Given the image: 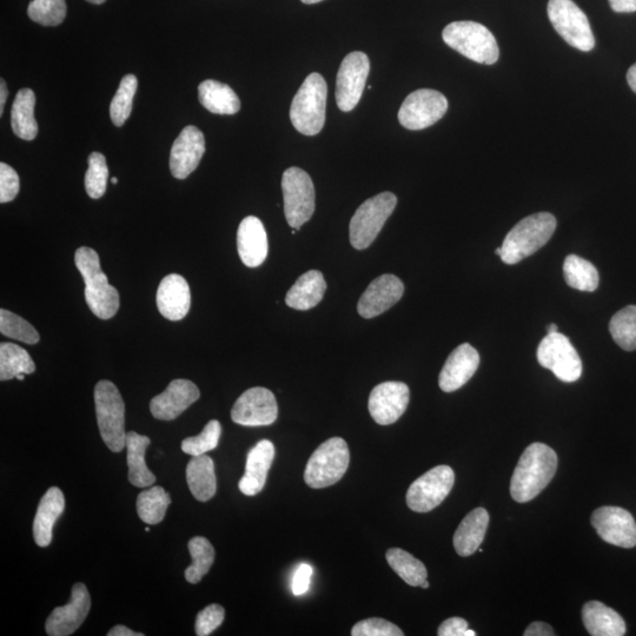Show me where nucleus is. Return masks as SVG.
Wrapping results in <instances>:
<instances>
[{
  "label": "nucleus",
  "mask_w": 636,
  "mask_h": 636,
  "mask_svg": "<svg viewBox=\"0 0 636 636\" xmlns=\"http://www.w3.org/2000/svg\"><path fill=\"white\" fill-rule=\"evenodd\" d=\"M369 71L370 62L366 53L351 52L343 59L336 79V102L341 111L349 112L359 104Z\"/></svg>",
  "instance_id": "14"
},
{
  "label": "nucleus",
  "mask_w": 636,
  "mask_h": 636,
  "mask_svg": "<svg viewBox=\"0 0 636 636\" xmlns=\"http://www.w3.org/2000/svg\"><path fill=\"white\" fill-rule=\"evenodd\" d=\"M222 435L221 423L210 421L200 435L188 437L182 442V450L191 456L205 455L218 446Z\"/></svg>",
  "instance_id": "44"
},
{
  "label": "nucleus",
  "mask_w": 636,
  "mask_h": 636,
  "mask_svg": "<svg viewBox=\"0 0 636 636\" xmlns=\"http://www.w3.org/2000/svg\"><path fill=\"white\" fill-rule=\"evenodd\" d=\"M495 254H496V255H498V256H501V254H502V248H498V249H496V250H495Z\"/></svg>",
  "instance_id": "59"
},
{
  "label": "nucleus",
  "mask_w": 636,
  "mask_h": 636,
  "mask_svg": "<svg viewBox=\"0 0 636 636\" xmlns=\"http://www.w3.org/2000/svg\"><path fill=\"white\" fill-rule=\"evenodd\" d=\"M189 552L192 563L185 569V579L191 585L200 582L207 575L215 561V549L208 539L196 536L189 541Z\"/></svg>",
  "instance_id": "37"
},
{
  "label": "nucleus",
  "mask_w": 636,
  "mask_h": 636,
  "mask_svg": "<svg viewBox=\"0 0 636 636\" xmlns=\"http://www.w3.org/2000/svg\"><path fill=\"white\" fill-rule=\"evenodd\" d=\"M454 470L449 466H437L412 483L407 493V505L413 512L428 513L439 507L452 492Z\"/></svg>",
  "instance_id": "11"
},
{
  "label": "nucleus",
  "mask_w": 636,
  "mask_h": 636,
  "mask_svg": "<svg viewBox=\"0 0 636 636\" xmlns=\"http://www.w3.org/2000/svg\"><path fill=\"white\" fill-rule=\"evenodd\" d=\"M311 575H313V568L306 563L298 567L293 579L294 595L300 596L309 591Z\"/></svg>",
  "instance_id": "49"
},
{
  "label": "nucleus",
  "mask_w": 636,
  "mask_h": 636,
  "mask_svg": "<svg viewBox=\"0 0 636 636\" xmlns=\"http://www.w3.org/2000/svg\"><path fill=\"white\" fill-rule=\"evenodd\" d=\"M480 366V355L470 344L463 343L449 355L443 366L439 384L445 393L459 390L472 379Z\"/></svg>",
  "instance_id": "22"
},
{
  "label": "nucleus",
  "mask_w": 636,
  "mask_h": 636,
  "mask_svg": "<svg viewBox=\"0 0 636 636\" xmlns=\"http://www.w3.org/2000/svg\"><path fill=\"white\" fill-rule=\"evenodd\" d=\"M0 333L9 339L22 341L26 344H37L41 340V336L32 324L5 309L0 310Z\"/></svg>",
  "instance_id": "41"
},
{
  "label": "nucleus",
  "mask_w": 636,
  "mask_h": 636,
  "mask_svg": "<svg viewBox=\"0 0 636 636\" xmlns=\"http://www.w3.org/2000/svg\"><path fill=\"white\" fill-rule=\"evenodd\" d=\"M583 624L593 636H624L626 624L619 613L599 601H589L582 609Z\"/></svg>",
  "instance_id": "28"
},
{
  "label": "nucleus",
  "mask_w": 636,
  "mask_h": 636,
  "mask_svg": "<svg viewBox=\"0 0 636 636\" xmlns=\"http://www.w3.org/2000/svg\"><path fill=\"white\" fill-rule=\"evenodd\" d=\"M556 229V218L549 212H539L523 218L509 231L502 244L501 260L516 264L532 256L551 240Z\"/></svg>",
  "instance_id": "3"
},
{
  "label": "nucleus",
  "mask_w": 636,
  "mask_h": 636,
  "mask_svg": "<svg viewBox=\"0 0 636 636\" xmlns=\"http://www.w3.org/2000/svg\"><path fill=\"white\" fill-rule=\"evenodd\" d=\"M275 459V447L268 440L258 442L250 450L245 473L240 481L241 492L247 496L261 493L267 483L268 473Z\"/></svg>",
  "instance_id": "25"
},
{
  "label": "nucleus",
  "mask_w": 636,
  "mask_h": 636,
  "mask_svg": "<svg viewBox=\"0 0 636 636\" xmlns=\"http://www.w3.org/2000/svg\"><path fill=\"white\" fill-rule=\"evenodd\" d=\"M390 568L400 576V578L412 587H421L427 580L428 572L426 566L420 560L414 558L412 554L403 551L401 548H392L386 554Z\"/></svg>",
  "instance_id": "36"
},
{
  "label": "nucleus",
  "mask_w": 636,
  "mask_h": 636,
  "mask_svg": "<svg viewBox=\"0 0 636 636\" xmlns=\"http://www.w3.org/2000/svg\"><path fill=\"white\" fill-rule=\"evenodd\" d=\"M148 436L139 435L135 432L127 434V460L129 468V481L137 488H147L156 482V476L152 474L145 462V453L150 446Z\"/></svg>",
  "instance_id": "30"
},
{
  "label": "nucleus",
  "mask_w": 636,
  "mask_h": 636,
  "mask_svg": "<svg viewBox=\"0 0 636 636\" xmlns=\"http://www.w3.org/2000/svg\"><path fill=\"white\" fill-rule=\"evenodd\" d=\"M187 481L194 498L207 502L214 498L217 490L215 463L207 455L192 456L187 467Z\"/></svg>",
  "instance_id": "32"
},
{
  "label": "nucleus",
  "mask_w": 636,
  "mask_h": 636,
  "mask_svg": "<svg viewBox=\"0 0 636 636\" xmlns=\"http://www.w3.org/2000/svg\"><path fill=\"white\" fill-rule=\"evenodd\" d=\"M327 291V282L321 271L310 270L298 277L288 291L287 306L296 310H310L323 300Z\"/></svg>",
  "instance_id": "29"
},
{
  "label": "nucleus",
  "mask_w": 636,
  "mask_h": 636,
  "mask_svg": "<svg viewBox=\"0 0 636 636\" xmlns=\"http://www.w3.org/2000/svg\"><path fill=\"white\" fill-rule=\"evenodd\" d=\"M108 636H144V634L131 631L128 627L118 625L110 629Z\"/></svg>",
  "instance_id": "52"
},
{
  "label": "nucleus",
  "mask_w": 636,
  "mask_h": 636,
  "mask_svg": "<svg viewBox=\"0 0 636 636\" xmlns=\"http://www.w3.org/2000/svg\"><path fill=\"white\" fill-rule=\"evenodd\" d=\"M111 182L112 184H117L118 180L116 177H114V178H111Z\"/></svg>",
  "instance_id": "60"
},
{
  "label": "nucleus",
  "mask_w": 636,
  "mask_h": 636,
  "mask_svg": "<svg viewBox=\"0 0 636 636\" xmlns=\"http://www.w3.org/2000/svg\"><path fill=\"white\" fill-rule=\"evenodd\" d=\"M489 525V514L485 508L470 512L456 529L454 547L457 554L466 558L473 555L485 540Z\"/></svg>",
  "instance_id": "27"
},
{
  "label": "nucleus",
  "mask_w": 636,
  "mask_h": 636,
  "mask_svg": "<svg viewBox=\"0 0 636 636\" xmlns=\"http://www.w3.org/2000/svg\"><path fill=\"white\" fill-rule=\"evenodd\" d=\"M404 294V286L395 275H382L369 284L361 296L357 311L363 318H374L386 313L399 302Z\"/></svg>",
  "instance_id": "21"
},
{
  "label": "nucleus",
  "mask_w": 636,
  "mask_h": 636,
  "mask_svg": "<svg viewBox=\"0 0 636 636\" xmlns=\"http://www.w3.org/2000/svg\"><path fill=\"white\" fill-rule=\"evenodd\" d=\"M276 397L267 388L255 387L243 393L231 410V419L245 427L270 426L277 420Z\"/></svg>",
  "instance_id": "15"
},
{
  "label": "nucleus",
  "mask_w": 636,
  "mask_h": 636,
  "mask_svg": "<svg viewBox=\"0 0 636 636\" xmlns=\"http://www.w3.org/2000/svg\"><path fill=\"white\" fill-rule=\"evenodd\" d=\"M109 168L104 155L92 152L89 156V169L85 175V189L94 200H99L108 187Z\"/></svg>",
  "instance_id": "42"
},
{
  "label": "nucleus",
  "mask_w": 636,
  "mask_h": 636,
  "mask_svg": "<svg viewBox=\"0 0 636 636\" xmlns=\"http://www.w3.org/2000/svg\"><path fill=\"white\" fill-rule=\"evenodd\" d=\"M328 86L320 74H311L291 103L290 119L302 135L320 134L326 123Z\"/></svg>",
  "instance_id": "4"
},
{
  "label": "nucleus",
  "mask_w": 636,
  "mask_h": 636,
  "mask_svg": "<svg viewBox=\"0 0 636 636\" xmlns=\"http://www.w3.org/2000/svg\"><path fill=\"white\" fill-rule=\"evenodd\" d=\"M75 263L83 276L85 300L90 310L102 320H110L117 314L121 302L118 290L111 286L108 276L103 273L98 254L88 247L79 248Z\"/></svg>",
  "instance_id": "2"
},
{
  "label": "nucleus",
  "mask_w": 636,
  "mask_h": 636,
  "mask_svg": "<svg viewBox=\"0 0 636 636\" xmlns=\"http://www.w3.org/2000/svg\"><path fill=\"white\" fill-rule=\"evenodd\" d=\"M592 525L600 538L613 546H636V522L631 513L620 507H601L592 515Z\"/></svg>",
  "instance_id": "16"
},
{
  "label": "nucleus",
  "mask_w": 636,
  "mask_h": 636,
  "mask_svg": "<svg viewBox=\"0 0 636 636\" xmlns=\"http://www.w3.org/2000/svg\"><path fill=\"white\" fill-rule=\"evenodd\" d=\"M410 400V390L403 382H383L373 389L369 396V413L381 426H389L406 412Z\"/></svg>",
  "instance_id": "17"
},
{
  "label": "nucleus",
  "mask_w": 636,
  "mask_h": 636,
  "mask_svg": "<svg viewBox=\"0 0 636 636\" xmlns=\"http://www.w3.org/2000/svg\"><path fill=\"white\" fill-rule=\"evenodd\" d=\"M237 248L242 262L249 268L260 267L267 260L268 235L260 218H244L238 227Z\"/></svg>",
  "instance_id": "24"
},
{
  "label": "nucleus",
  "mask_w": 636,
  "mask_h": 636,
  "mask_svg": "<svg viewBox=\"0 0 636 636\" xmlns=\"http://www.w3.org/2000/svg\"><path fill=\"white\" fill-rule=\"evenodd\" d=\"M198 97L204 108L215 115H235L241 110L236 92L229 85L212 79L198 86Z\"/></svg>",
  "instance_id": "31"
},
{
  "label": "nucleus",
  "mask_w": 636,
  "mask_h": 636,
  "mask_svg": "<svg viewBox=\"0 0 636 636\" xmlns=\"http://www.w3.org/2000/svg\"><path fill=\"white\" fill-rule=\"evenodd\" d=\"M21 182L15 169L10 165L0 163V203H9L18 195Z\"/></svg>",
  "instance_id": "47"
},
{
  "label": "nucleus",
  "mask_w": 636,
  "mask_h": 636,
  "mask_svg": "<svg viewBox=\"0 0 636 636\" xmlns=\"http://www.w3.org/2000/svg\"><path fill=\"white\" fill-rule=\"evenodd\" d=\"M627 82H628V85L631 86V89L636 94V63L627 72Z\"/></svg>",
  "instance_id": "54"
},
{
  "label": "nucleus",
  "mask_w": 636,
  "mask_h": 636,
  "mask_svg": "<svg viewBox=\"0 0 636 636\" xmlns=\"http://www.w3.org/2000/svg\"><path fill=\"white\" fill-rule=\"evenodd\" d=\"M563 276L569 287L593 293L599 287L598 269L591 262L576 255H569L563 263Z\"/></svg>",
  "instance_id": "34"
},
{
  "label": "nucleus",
  "mask_w": 636,
  "mask_h": 636,
  "mask_svg": "<svg viewBox=\"0 0 636 636\" xmlns=\"http://www.w3.org/2000/svg\"><path fill=\"white\" fill-rule=\"evenodd\" d=\"M138 88V81L135 75H127L122 79L114 99L110 104L111 121L116 127H122L128 121L134 97Z\"/></svg>",
  "instance_id": "40"
},
{
  "label": "nucleus",
  "mask_w": 636,
  "mask_h": 636,
  "mask_svg": "<svg viewBox=\"0 0 636 636\" xmlns=\"http://www.w3.org/2000/svg\"><path fill=\"white\" fill-rule=\"evenodd\" d=\"M321 2H323V0H302V3L309 4V5L317 4V3H321Z\"/></svg>",
  "instance_id": "56"
},
{
  "label": "nucleus",
  "mask_w": 636,
  "mask_h": 636,
  "mask_svg": "<svg viewBox=\"0 0 636 636\" xmlns=\"http://www.w3.org/2000/svg\"><path fill=\"white\" fill-rule=\"evenodd\" d=\"M65 498L61 489L52 487L45 493L33 521V538L39 547H48L52 542L53 527L64 513Z\"/></svg>",
  "instance_id": "26"
},
{
  "label": "nucleus",
  "mask_w": 636,
  "mask_h": 636,
  "mask_svg": "<svg viewBox=\"0 0 636 636\" xmlns=\"http://www.w3.org/2000/svg\"><path fill=\"white\" fill-rule=\"evenodd\" d=\"M35 105V92L31 89L18 91L15 102L12 105L11 125L13 134L24 139V141H33L38 135Z\"/></svg>",
  "instance_id": "33"
},
{
  "label": "nucleus",
  "mask_w": 636,
  "mask_h": 636,
  "mask_svg": "<svg viewBox=\"0 0 636 636\" xmlns=\"http://www.w3.org/2000/svg\"><path fill=\"white\" fill-rule=\"evenodd\" d=\"M35 371L36 364L28 351L17 344H0V380L9 381L18 375H30Z\"/></svg>",
  "instance_id": "35"
},
{
  "label": "nucleus",
  "mask_w": 636,
  "mask_h": 636,
  "mask_svg": "<svg viewBox=\"0 0 636 636\" xmlns=\"http://www.w3.org/2000/svg\"><path fill=\"white\" fill-rule=\"evenodd\" d=\"M225 618L224 608L212 604L198 613L195 625L196 635L208 636L223 624Z\"/></svg>",
  "instance_id": "46"
},
{
  "label": "nucleus",
  "mask_w": 636,
  "mask_h": 636,
  "mask_svg": "<svg viewBox=\"0 0 636 636\" xmlns=\"http://www.w3.org/2000/svg\"><path fill=\"white\" fill-rule=\"evenodd\" d=\"M28 15L33 22L43 26H57L66 17L65 0H32Z\"/></svg>",
  "instance_id": "43"
},
{
  "label": "nucleus",
  "mask_w": 636,
  "mask_h": 636,
  "mask_svg": "<svg viewBox=\"0 0 636 636\" xmlns=\"http://www.w3.org/2000/svg\"><path fill=\"white\" fill-rule=\"evenodd\" d=\"M170 503V495L162 487L144 490L138 495L136 503L139 519L147 525H157L163 521Z\"/></svg>",
  "instance_id": "38"
},
{
  "label": "nucleus",
  "mask_w": 636,
  "mask_h": 636,
  "mask_svg": "<svg viewBox=\"0 0 636 636\" xmlns=\"http://www.w3.org/2000/svg\"><path fill=\"white\" fill-rule=\"evenodd\" d=\"M558 469V456L551 447L533 443L520 457L510 482V494L516 502L532 501L545 489Z\"/></svg>",
  "instance_id": "1"
},
{
  "label": "nucleus",
  "mask_w": 636,
  "mask_h": 636,
  "mask_svg": "<svg viewBox=\"0 0 636 636\" xmlns=\"http://www.w3.org/2000/svg\"><path fill=\"white\" fill-rule=\"evenodd\" d=\"M159 313L170 321H181L191 307V293L187 280L181 275L164 277L157 290Z\"/></svg>",
  "instance_id": "23"
},
{
  "label": "nucleus",
  "mask_w": 636,
  "mask_h": 636,
  "mask_svg": "<svg viewBox=\"0 0 636 636\" xmlns=\"http://www.w3.org/2000/svg\"><path fill=\"white\" fill-rule=\"evenodd\" d=\"M91 598L88 588L82 582L72 587L68 605L53 609L46 620L45 631L50 636H69L74 634L90 613Z\"/></svg>",
  "instance_id": "18"
},
{
  "label": "nucleus",
  "mask_w": 636,
  "mask_h": 636,
  "mask_svg": "<svg viewBox=\"0 0 636 636\" xmlns=\"http://www.w3.org/2000/svg\"><path fill=\"white\" fill-rule=\"evenodd\" d=\"M349 462L347 442L341 437H333L323 442L311 455L304 472V481L313 489L333 486L346 474Z\"/></svg>",
  "instance_id": "7"
},
{
  "label": "nucleus",
  "mask_w": 636,
  "mask_h": 636,
  "mask_svg": "<svg viewBox=\"0 0 636 636\" xmlns=\"http://www.w3.org/2000/svg\"><path fill=\"white\" fill-rule=\"evenodd\" d=\"M547 11L553 28L569 45L583 52L594 49L591 24L573 0H549Z\"/></svg>",
  "instance_id": "10"
},
{
  "label": "nucleus",
  "mask_w": 636,
  "mask_h": 636,
  "mask_svg": "<svg viewBox=\"0 0 636 636\" xmlns=\"http://www.w3.org/2000/svg\"><path fill=\"white\" fill-rule=\"evenodd\" d=\"M396 204L397 197L392 192H382L362 203L349 225L351 245L357 250L369 248L392 216Z\"/></svg>",
  "instance_id": "8"
},
{
  "label": "nucleus",
  "mask_w": 636,
  "mask_h": 636,
  "mask_svg": "<svg viewBox=\"0 0 636 636\" xmlns=\"http://www.w3.org/2000/svg\"><path fill=\"white\" fill-rule=\"evenodd\" d=\"M284 214L291 228L300 230L315 212V188L310 176L300 168H289L282 177Z\"/></svg>",
  "instance_id": "9"
},
{
  "label": "nucleus",
  "mask_w": 636,
  "mask_h": 636,
  "mask_svg": "<svg viewBox=\"0 0 636 636\" xmlns=\"http://www.w3.org/2000/svg\"><path fill=\"white\" fill-rule=\"evenodd\" d=\"M540 366L551 370L562 382L573 383L582 375V361L568 337L560 333L549 334L538 348Z\"/></svg>",
  "instance_id": "12"
},
{
  "label": "nucleus",
  "mask_w": 636,
  "mask_h": 636,
  "mask_svg": "<svg viewBox=\"0 0 636 636\" xmlns=\"http://www.w3.org/2000/svg\"><path fill=\"white\" fill-rule=\"evenodd\" d=\"M95 404L99 433L106 447L121 453L128 433L125 432V404L114 383L104 380L96 384Z\"/></svg>",
  "instance_id": "6"
},
{
  "label": "nucleus",
  "mask_w": 636,
  "mask_h": 636,
  "mask_svg": "<svg viewBox=\"0 0 636 636\" xmlns=\"http://www.w3.org/2000/svg\"><path fill=\"white\" fill-rule=\"evenodd\" d=\"M8 96V86H6L4 79H2V82H0V115H3L4 106L6 103V99H8Z\"/></svg>",
  "instance_id": "53"
},
{
  "label": "nucleus",
  "mask_w": 636,
  "mask_h": 636,
  "mask_svg": "<svg viewBox=\"0 0 636 636\" xmlns=\"http://www.w3.org/2000/svg\"><path fill=\"white\" fill-rule=\"evenodd\" d=\"M421 587H422L423 589H427V588L429 587V582H428L427 580H426V581H424V582L422 583Z\"/></svg>",
  "instance_id": "58"
},
{
  "label": "nucleus",
  "mask_w": 636,
  "mask_h": 636,
  "mask_svg": "<svg viewBox=\"0 0 636 636\" xmlns=\"http://www.w3.org/2000/svg\"><path fill=\"white\" fill-rule=\"evenodd\" d=\"M437 635L439 636H475L476 633L468 629V622L465 619L450 618L446 620L445 622H442V625L439 627V631H437Z\"/></svg>",
  "instance_id": "48"
},
{
  "label": "nucleus",
  "mask_w": 636,
  "mask_h": 636,
  "mask_svg": "<svg viewBox=\"0 0 636 636\" xmlns=\"http://www.w3.org/2000/svg\"><path fill=\"white\" fill-rule=\"evenodd\" d=\"M442 38L450 48L476 63L493 65L500 57L496 38L480 23L454 22L446 26Z\"/></svg>",
  "instance_id": "5"
},
{
  "label": "nucleus",
  "mask_w": 636,
  "mask_h": 636,
  "mask_svg": "<svg viewBox=\"0 0 636 636\" xmlns=\"http://www.w3.org/2000/svg\"><path fill=\"white\" fill-rule=\"evenodd\" d=\"M609 331L618 346L626 351L636 349V306H628L616 313L609 322Z\"/></svg>",
  "instance_id": "39"
},
{
  "label": "nucleus",
  "mask_w": 636,
  "mask_h": 636,
  "mask_svg": "<svg viewBox=\"0 0 636 636\" xmlns=\"http://www.w3.org/2000/svg\"><path fill=\"white\" fill-rule=\"evenodd\" d=\"M523 635L525 636H553L555 635L554 629L545 624V622H533L532 625H530L527 629L526 632L523 633Z\"/></svg>",
  "instance_id": "50"
},
{
  "label": "nucleus",
  "mask_w": 636,
  "mask_h": 636,
  "mask_svg": "<svg viewBox=\"0 0 636 636\" xmlns=\"http://www.w3.org/2000/svg\"><path fill=\"white\" fill-rule=\"evenodd\" d=\"M353 636H403L402 629L380 618H371L357 622L351 629Z\"/></svg>",
  "instance_id": "45"
},
{
  "label": "nucleus",
  "mask_w": 636,
  "mask_h": 636,
  "mask_svg": "<svg viewBox=\"0 0 636 636\" xmlns=\"http://www.w3.org/2000/svg\"><path fill=\"white\" fill-rule=\"evenodd\" d=\"M205 152L203 132L189 125L184 128L172 145L170 155V170L177 180H185L194 172Z\"/></svg>",
  "instance_id": "19"
},
{
  "label": "nucleus",
  "mask_w": 636,
  "mask_h": 636,
  "mask_svg": "<svg viewBox=\"0 0 636 636\" xmlns=\"http://www.w3.org/2000/svg\"><path fill=\"white\" fill-rule=\"evenodd\" d=\"M611 8L619 13H631L636 11V0H609Z\"/></svg>",
  "instance_id": "51"
},
{
  "label": "nucleus",
  "mask_w": 636,
  "mask_h": 636,
  "mask_svg": "<svg viewBox=\"0 0 636 636\" xmlns=\"http://www.w3.org/2000/svg\"><path fill=\"white\" fill-rule=\"evenodd\" d=\"M200 396V389L194 382L174 380L162 394L151 400L150 412L157 420L172 421L200 399Z\"/></svg>",
  "instance_id": "20"
},
{
  "label": "nucleus",
  "mask_w": 636,
  "mask_h": 636,
  "mask_svg": "<svg viewBox=\"0 0 636 636\" xmlns=\"http://www.w3.org/2000/svg\"><path fill=\"white\" fill-rule=\"evenodd\" d=\"M86 2H89L91 4L99 5V4H103L105 2V0H86Z\"/></svg>",
  "instance_id": "57"
},
{
  "label": "nucleus",
  "mask_w": 636,
  "mask_h": 636,
  "mask_svg": "<svg viewBox=\"0 0 636 636\" xmlns=\"http://www.w3.org/2000/svg\"><path fill=\"white\" fill-rule=\"evenodd\" d=\"M555 333H559L558 326H556L555 323L549 324V326L547 328V335L555 334Z\"/></svg>",
  "instance_id": "55"
},
{
  "label": "nucleus",
  "mask_w": 636,
  "mask_h": 636,
  "mask_svg": "<svg viewBox=\"0 0 636 636\" xmlns=\"http://www.w3.org/2000/svg\"><path fill=\"white\" fill-rule=\"evenodd\" d=\"M447 110L448 101L441 92L420 89L404 99L399 111V121L408 130H423L439 122Z\"/></svg>",
  "instance_id": "13"
}]
</instances>
